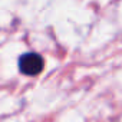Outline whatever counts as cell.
Returning <instances> with one entry per match:
<instances>
[{
	"label": "cell",
	"instance_id": "obj_1",
	"mask_svg": "<svg viewBox=\"0 0 122 122\" xmlns=\"http://www.w3.org/2000/svg\"><path fill=\"white\" fill-rule=\"evenodd\" d=\"M45 62L37 53H25L19 60V69L25 75H37L42 72Z\"/></svg>",
	"mask_w": 122,
	"mask_h": 122
}]
</instances>
